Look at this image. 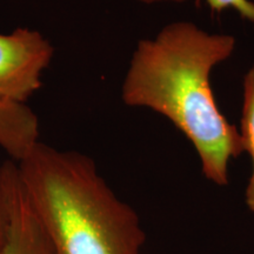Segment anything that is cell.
<instances>
[{
  "label": "cell",
  "mask_w": 254,
  "mask_h": 254,
  "mask_svg": "<svg viewBox=\"0 0 254 254\" xmlns=\"http://www.w3.org/2000/svg\"><path fill=\"white\" fill-rule=\"evenodd\" d=\"M253 2H254V0H253ZM252 26H253V30H254V20H253V23H252Z\"/></svg>",
  "instance_id": "cell-10"
},
{
  "label": "cell",
  "mask_w": 254,
  "mask_h": 254,
  "mask_svg": "<svg viewBox=\"0 0 254 254\" xmlns=\"http://www.w3.org/2000/svg\"><path fill=\"white\" fill-rule=\"evenodd\" d=\"M237 39L192 21H173L133 51L122 84L126 106L160 114L190 141L205 178L227 186L228 167L244 153L239 128L221 113L211 87L213 69L230 59Z\"/></svg>",
  "instance_id": "cell-1"
},
{
  "label": "cell",
  "mask_w": 254,
  "mask_h": 254,
  "mask_svg": "<svg viewBox=\"0 0 254 254\" xmlns=\"http://www.w3.org/2000/svg\"><path fill=\"white\" fill-rule=\"evenodd\" d=\"M209 8L214 12H222L225 9H233L240 17L246 19L251 24L254 20L253 0H205Z\"/></svg>",
  "instance_id": "cell-7"
},
{
  "label": "cell",
  "mask_w": 254,
  "mask_h": 254,
  "mask_svg": "<svg viewBox=\"0 0 254 254\" xmlns=\"http://www.w3.org/2000/svg\"><path fill=\"white\" fill-rule=\"evenodd\" d=\"M239 132L243 139L244 151L252 160V173L247 184L246 205L254 213V65L246 72L243 81V107Z\"/></svg>",
  "instance_id": "cell-6"
},
{
  "label": "cell",
  "mask_w": 254,
  "mask_h": 254,
  "mask_svg": "<svg viewBox=\"0 0 254 254\" xmlns=\"http://www.w3.org/2000/svg\"><path fill=\"white\" fill-rule=\"evenodd\" d=\"M135 1L141 2V4L145 5H155V4H182V2H185L187 0H135Z\"/></svg>",
  "instance_id": "cell-9"
},
{
  "label": "cell",
  "mask_w": 254,
  "mask_h": 254,
  "mask_svg": "<svg viewBox=\"0 0 254 254\" xmlns=\"http://www.w3.org/2000/svg\"><path fill=\"white\" fill-rule=\"evenodd\" d=\"M40 141V123L25 103L0 99V148L9 160L20 163Z\"/></svg>",
  "instance_id": "cell-5"
},
{
  "label": "cell",
  "mask_w": 254,
  "mask_h": 254,
  "mask_svg": "<svg viewBox=\"0 0 254 254\" xmlns=\"http://www.w3.org/2000/svg\"><path fill=\"white\" fill-rule=\"evenodd\" d=\"M6 164L8 224L0 254H52L50 243L27 198L17 163Z\"/></svg>",
  "instance_id": "cell-4"
},
{
  "label": "cell",
  "mask_w": 254,
  "mask_h": 254,
  "mask_svg": "<svg viewBox=\"0 0 254 254\" xmlns=\"http://www.w3.org/2000/svg\"><path fill=\"white\" fill-rule=\"evenodd\" d=\"M17 166L52 254H141L140 218L93 159L39 142Z\"/></svg>",
  "instance_id": "cell-2"
},
{
  "label": "cell",
  "mask_w": 254,
  "mask_h": 254,
  "mask_svg": "<svg viewBox=\"0 0 254 254\" xmlns=\"http://www.w3.org/2000/svg\"><path fill=\"white\" fill-rule=\"evenodd\" d=\"M55 47L43 33L19 27L0 33V99L25 103L40 90Z\"/></svg>",
  "instance_id": "cell-3"
},
{
  "label": "cell",
  "mask_w": 254,
  "mask_h": 254,
  "mask_svg": "<svg viewBox=\"0 0 254 254\" xmlns=\"http://www.w3.org/2000/svg\"><path fill=\"white\" fill-rule=\"evenodd\" d=\"M8 224L7 183H6V164H0V245L4 243Z\"/></svg>",
  "instance_id": "cell-8"
}]
</instances>
